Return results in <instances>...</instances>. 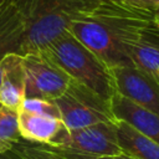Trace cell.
<instances>
[{
    "instance_id": "1",
    "label": "cell",
    "mask_w": 159,
    "mask_h": 159,
    "mask_svg": "<svg viewBox=\"0 0 159 159\" xmlns=\"http://www.w3.org/2000/svg\"><path fill=\"white\" fill-rule=\"evenodd\" d=\"M154 14L134 9L120 0H102L92 10L70 22L67 30L111 70L134 66L122 39L139 20Z\"/></svg>"
},
{
    "instance_id": "2",
    "label": "cell",
    "mask_w": 159,
    "mask_h": 159,
    "mask_svg": "<svg viewBox=\"0 0 159 159\" xmlns=\"http://www.w3.org/2000/svg\"><path fill=\"white\" fill-rule=\"evenodd\" d=\"M40 52L61 67L71 80L82 83L104 101L109 102L117 93L112 70L68 30Z\"/></svg>"
},
{
    "instance_id": "3",
    "label": "cell",
    "mask_w": 159,
    "mask_h": 159,
    "mask_svg": "<svg viewBox=\"0 0 159 159\" xmlns=\"http://www.w3.org/2000/svg\"><path fill=\"white\" fill-rule=\"evenodd\" d=\"M102 0H30L29 24L21 56L45 50L63 34L70 22Z\"/></svg>"
},
{
    "instance_id": "4",
    "label": "cell",
    "mask_w": 159,
    "mask_h": 159,
    "mask_svg": "<svg viewBox=\"0 0 159 159\" xmlns=\"http://www.w3.org/2000/svg\"><path fill=\"white\" fill-rule=\"evenodd\" d=\"M55 103L62 123L70 130L101 122H117L109 102L75 80H70L65 93L56 98Z\"/></svg>"
},
{
    "instance_id": "5",
    "label": "cell",
    "mask_w": 159,
    "mask_h": 159,
    "mask_svg": "<svg viewBox=\"0 0 159 159\" xmlns=\"http://www.w3.org/2000/svg\"><path fill=\"white\" fill-rule=\"evenodd\" d=\"M116 123L117 122H101L80 129H68L63 143L58 148L52 149L82 159L122 154Z\"/></svg>"
},
{
    "instance_id": "6",
    "label": "cell",
    "mask_w": 159,
    "mask_h": 159,
    "mask_svg": "<svg viewBox=\"0 0 159 159\" xmlns=\"http://www.w3.org/2000/svg\"><path fill=\"white\" fill-rule=\"evenodd\" d=\"M25 70V98L55 101L68 86L70 76L43 52L22 56Z\"/></svg>"
},
{
    "instance_id": "7",
    "label": "cell",
    "mask_w": 159,
    "mask_h": 159,
    "mask_svg": "<svg viewBox=\"0 0 159 159\" xmlns=\"http://www.w3.org/2000/svg\"><path fill=\"white\" fill-rule=\"evenodd\" d=\"M122 45L132 63L159 82V26L154 17L134 25L123 37Z\"/></svg>"
},
{
    "instance_id": "8",
    "label": "cell",
    "mask_w": 159,
    "mask_h": 159,
    "mask_svg": "<svg viewBox=\"0 0 159 159\" xmlns=\"http://www.w3.org/2000/svg\"><path fill=\"white\" fill-rule=\"evenodd\" d=\"M116 91L135 104L159 114V82L135 66L112 68Z\"/></svg>"
},
{
    "instance_id": "9",
    "label": "cell",
    "mask_w": 159,
    "mask_h": 159,
    "mask_svg": "<svg viewBox=\"0 0 159 159\" xmlns=\"http://www.w3.org/2000/svg\"><path fill=\"white\" fill-rule=\"evenodd\" d=\"M29 10L30 0H0V60L7 53L21 56Z\"/></svg>"
},
{
    "instance_id": "10",
    "label": "cell",
    "mask_w": 159,
    "mask_h": 159,
    "mask_svg": "<svg viewBox=\"0 0 159 159\" xmlns=\"http://www.w3.org/2000/svg\"><path fill=\"white\" fill-rule=\"evenodd\" d=\"M20 135L24 142L58 148L68 134L61 118L19 109Z\"/></svg>"
},
{
    "instance_id": "11",
    "label": "cell",
    "mask_w": 159,
    "mask_h": 159,
    "mask_svg": "<svg viewBox=\"0 0 159 159\" xmlns=\"http://www.w3.org/2000/svg\"><path fill=\"white\" fill-rule=\"evenodd\" d=\"M109 106L117 120L129 124L137 132L159 144V114L135 104L119 93H114Z\"/></svg>"
},
{
    "instance_id": "12",
    "label": "cell",
    "mask_w": 159,
    "mask_h": 159,
    "mask_svg": "<svg viewBox=\"0 0 159 159\" xmlns=\"http://www.w3.org/2000/svg\"><path fill=\"white\" fill-rule=\"evenodd\" d=\"M1 84L0 103L4 107L19 109L25 99V70L22 56L7 53L0 60Z\"/></svg>"
},
{
    "instance_id": "13",
    "label": "cell",
    "mask_w": 159,
    "mask_h": 159,
    "mask_svg": "<svg viewBox=\"0 0 159 159\" xmlns=\"http://www.w3.org/2000/svg\"><path fill=\"white\" fill-rule=\"evenodd\" d=\"M116 124L122 153L135 159H159V144L157 142L122 120H117Z\"/></svg>"
},
{
    "instance_id": "14",
    "label": "cell",
    "mask_w": 159,
    "mask_h": 159,
    "mask_svg": "<svg viewBox=\"0 0 159 159\" xmlns=\"http://www.w3.org/2000/svg\"><path fill=\"white\" fill-rule=\"evenodd\" d=\"M21 140L19 109L2 106L0 109V154L11 150Z\"/></svg>"
},
{
    "instance_id": "15",
    "label": "cell",
    "mask_w": 159,
    "mask_h": 159,
    "mask_svg": "<svg viewBox=\"0 0 159 159\" xmlns=\"http://www.w3.org/2000/svg\"><path fill=\"white\" fill-rule=\"evenodd\" d=\"M11 152L20 159H82L45 145L27 143L24 140L14 145Z\"/></svg>"
},
{
    "instance_id": "16",
    "label": "cell",
    "mask_w": 159,
    "mask_h": 159,
    "mask_svg": "<svg viewBox=\"0 0 159 159\" xmlns=\"http://www.w3.org/2000/svg\"><path fill=\"white\" fill-rule=\"evenodd\" d=\"M19 109H24L36 114H46L60 118L58 108L55 101L42 99V98H25Z\"/></svg>"
},
{
    "instance_id": "17",
    "label": "cell",
    "mask_w": 159,
    "mask_h": 159,
    "mask_svg": "<svg viewBox=\"0 0 159 159\" xmlns=\"http://www.w3.org/2000/svg\"><path fill=\"white\" fill-rule=\"evenodd\" d=\"M124 4L152 14H159V0H120Z\"/></svg>"
},
{
    "instance_id": "18",
    "label": "cell",
    "mask_w": 159,
    "mask_h": 159,
    "mask_svg": "<svg viewBox=\"0 0 159 159\" xmlns=\"http://www.w3.org/2000/svg\"><path fill=\"white\" fill-rule=\"evenodd\" d=\"M91 159H135V158H132L124 153L122 154H118V155H112V157H99V158H91Z\"/></svg>"
},
{
    "instance_id": "19",
    "label": "cell",
    "mask_w": 159,
    "mask_h": 159,
    "mask_svg": "<svg viewBox=\"0 0 159 159\" xmlns=\"http://www.w3.org/2000/svg\"><path fill=\"white\" fill-rule=\"evenodd\" d=\"M0 159H20V158L16 157L11 150H9L6 153H1L0 154Z\"/></svg>"
},
{
    "instance_id": "20",
    "label": "cell",
    "mask_w": 159,
    "mask_h": 159,
    "mask_svg": "<svg viewBox=\"0 0 159 159\" xmlns=\"http://www.w3.org/2000/svg\"><path fill=\"white\" fill-rule=\"evenodd\" d=\"M154 21H155V24L159 26V14H155V15H154Z\"/></svg>"
},
{
    "instance_id": "21",
    "label": "cell",
    "mask_w": 159,
    "mask_h": 159,
    "mask_svg": "<svg viewBox=\"0 0 159 159\" xmlns=\"http://www.w3.org/2000/svg\"><path fill=\"white\" fill-rule=\"evenodd\" d=\"M0 84H1V68H0Z\"/></svg>"
},
{
    "instance_id": "22",
    "label": "cell",
    "mask_w": 159,
    "mask_h": 159,
    "mask_svg": "<svg viewBox=\"0 0 159 159\" xmlns=\"http://www.w3.org/2000/svg\"><path fill=\"white\" fill-rule=\"evenodd\" d=\"M1 108H2V104H1V103H0V109H1Z\"/></svg>"
}]
</instances>
